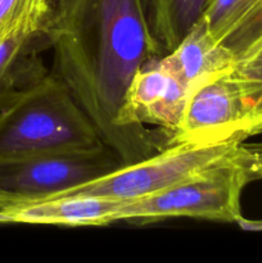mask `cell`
Wrapping results in <instances>:
<instances>
[{
	"label": "cell",
	"instance_id": "cell-1",
	"mask_svg": "<svg viewBox=\"0 0 262 263\" xmlns=\"http://www.w3.org/2000/svg\"><path fill=\"white\" fill-rule=\"evenodd\" d=\"M43 43L58 77L122 164L164 148L120 123L128 84L164 50L151 25V0H50Z\"/></svg>",
	"mask_w": 262,
	"mask_h": 263
},
{
	"label": "cell",
	"instance_id": "cell-2",
	"mask_svg": "<svg viewBox=\"0 0 262 263\" xmlns=\"http://www.w3.org/2000/svg\"><path fill=\"white\" fill-rule=\"evenodd\" d=\"M105 146L86 113L51 72L26 87L0 112V166L44 154L94 152Z\"/></svg>",
	"mask_w": 262,
	"mask_h": 263
},
{
	"label": "cell",
	"instance_id": "cell-3",
	"mask_svg": "<svg viewBox=\"0 0 262 263\" xmlns=\"http://www.w3.org/2000/svg\"><path fill=\"white\" fill-rule=\"evenodd\" d=\"M249 184L241 163L240 144L233 158L223 161L169 189L140 199L122 202L116 222H156L189 217L236 223L241 217L240 197Z\"/></svg>",
	"mask_w": 262,
	"mask_h": 263
},
{
	"label": "cell",
	"instance_id": "cell-4",
	"mask_svg": "<svg viewBox=\"0 0 262 263\" xmlns=\"http://www.w3.org/2000/svg\"><path fill=\"white\" fill-rule=\"evenodd\" d=\"M241 141L170 144L157 153L76 185L50 198L90 195L128 202L149 197L233 158ZM46 199V198H45Z\"/></svg>",
	"mask_w": 262,
	"mask_h": 263
},
{
	"label": "cell",
	"instance_id": "cell-5",
	"mask_svg": "<svg viewBox=\"0 0 262 263\" xmlns=\"http://www.w3.org/2000/svg\"><path fill=\"white\" fill-rule=\"evenodd\" d=\"M231 71L205 77L189 87L182 117L166 145L221 144L249 138L252 113Z\"/></svg>",
	"mask_w": 262,
	"mask_h": 263
},
{
	"label": "cell",
	"instance_id": "cell-6",
	"mask_svg": "<svg viewBox=\"0 0 262 263\" xmlns=\"http://www.w3.org/2000/svg\"><path fill=\"white\" fill-rule=\"evenodd\" d=\"M108 146L81 153L44 154L0 166V192L18 199H45L121 166Z\"/></svg>",
	"mask_w": 262,
	"mask_h": 263
},
{
	"label": "cell",
	"instance_id": "cell-7",
	"mask_svg": "<svg viewBox=\"0 0 262 263\" xmlns=\"http://www.w3.org/2000/svg\"><path fill=\"white\" fill-rule=\"evenodd\" d=\"M188 91L189 86L164 64L162 57L151 59L128 84L120 112L121 126L140 138L161 141L148 130V126H154L163 131L167 143L181 120Z\"/></svg>",
	"mask_w": 262,
	"mask_h": 263
},
{
	"label": "cell",
	"instance_id": "cell-8",
	"mask_svg": "<svg viewBox=\"0 0 262 263\" xmlns=\"http://www.w3.org/2000/svg\"><path fill=\"white\" fill-rule=\"evenodd\" d=\"M122 202L90 195L18 199L0 192V223L105 226L116 222Z\"/></svg>",
	"mask_w": 262,
	"mask_h": 263
},
{
	"label": "cell",
	"instance_id": "cell-9",
	"mask_svg": "<svg viewBox=\"0 0 262 263\" xmlns=\"http://www.w3.org/2000/svg\"><path fill=\"white\" fill-rule=\"evenodd\" d=\"M200 20L236 62L262 45V0H210Z\"/></svg>",
	"mask_w": 262,
	"mask_h": 263
},
{
	"label": "cell",
	"instance_id": "cell-10",
	"mask_svg": "<svg viewBox=\"0 0 262 263\" xmlns=\"http://www.w3.org/2000/svg\"><path fill=\"white\" fill-rule=\"evenodd\" d=\"M162 61L189 87L205 77L231 71L236 63L233 54L211 36L200 18Z\"/></svg>",
	"mask_w": 262,
	"mask_h": 263
},
{
	"label": "cell",
	"instance_id": "cell-11",
	"mask_svg": "<svg viewBox=\"0 0 262 263\" xmlns=\"http://www.w3.org/2000/svg\"><path fill=\"white\" fill-rule=\"evenodd\" d=\"M210 0H151V25L164 53L171 51L202 17Z\"/></svg>",
	"mask_w": 262,
	"mask_h": 263
},
{
	"label": "cell",
	"instance_id": "cell-12",
	"mask_svg": "<svg viewBox=\"0 0 262 263\" xmlns=\"http://www.w3.org/2000/svg\"><path fill=\"white\" fill-rule=\"evenodd\" d=\"M233 77L238 82L244 99L248 103L252 113V127L249 138L254 130L262 125V45L251 55L236 62L234 66Z\"/></svg>",
	"mask_w": 262,
	"mask_h": 263
},
{
	"label": "cell",
	"instance_id": "cell-13",
	"mask_svg": "<svg viewBox=\"0 0 262 263\" xmlns=\"http://www.w3.org/2000/svg\"><path fill=\"white\" fill-rule=\"evenodd\" d=\"M236 223H238L241 229H244V230L262 231V220L261 221H251V220H246V218L241 216Z\"/></svg>",
	"mask_w": 262,
	"mask_h": 263
},
{
	"label": "cell",
	"instance_id": "cell-14",
	"mask_svg": "<svg viewBox=\"0 0 262 263\" xmlns=\"http://www.w3.org/2000/svg\"><path fill=\"white\" fill-rule=\"evenodd\" d=\"M258 134H262V125H259L258 127H257L256 130H254V133H253V136H254V135H258Z\"/></svg>",
	"mask_w": 262,
	"mask_h": 263
}]
</instances>
